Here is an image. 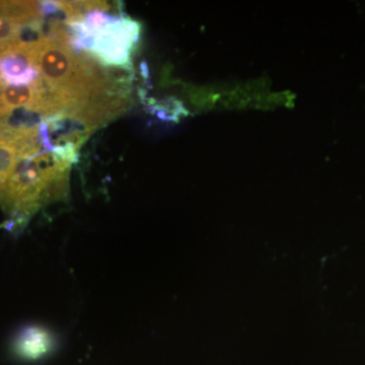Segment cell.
Segmentation results:
<instances>
[{"label": "cell", "instance_id": "obj_1", "mask_svg": "<svg viewBox=\"0 0 365 365\" xmlns=\"http://www.w3.org/2000/svg\"><path fill=\"white\" fill-rule=\"evenodd\" d=\"M40 148L50 150L45 137L37 127H14L0 125V193L23 155Z\"/></svg>", "mask_w": 365, "mask_h": 365}, {"label": "cell", "instance_id": "obj_2", "mask_svg": "<svg viewBox=\"0 0 365 365\" xmlns=\"http://www.w3.org/2000/svg\"><path fill=\"white\" fill-rule=\"evenodd\" d=\"M53 337L49 331L40 326L26 327L14 341V349L21 359L37 360L51 351Z\"/></svg>", "mask_w": 365, "mask_h": 365}]
</instances>
